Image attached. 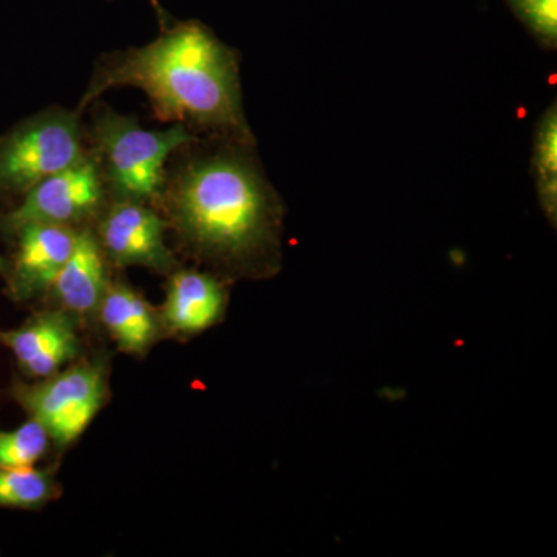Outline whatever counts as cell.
Segmentation results:
<instances>
[{"mask_svg":"<svg viewBox=\"0 0 557 557\" xmlns=\"http://www.w3.org/2000/svg\"><path fill=\"white\" fill-rule=\"evenodd\" d=\"M157 208L180 248L218 276L276 274L282 205L247 153L220 149L180 161L168 170Z\"/></svg>","mask_w":557,"mask_h":557,"instance_id":"6da1fadb","label":"cell"},{"mask_svg":"<svg viewBox=\"0 0 557 557\" xmlns=\"http://www.w3.org/2000/svg\"><path fill=\"white\" fill-rule=\"evenodd\" d=\"M116 87L141 90L164 123L251 137L237 54L200 22H182L148 46L102 54L76 110Z\"/></svg>","mask_w":557,"mask_h":557,"instance_id":"7a4b0ae2","label":"cell"},{"mask_svg":"<svg viewBox=\"0 0 557 557\" xmlns=\"http://www.w3.org/2000/svg\"><path fill=\"white\" fill-rule=\"evenodd\" d=\"M86 135L110 200L141 201L156 208L172 156L194 141L193 132L185 124H172L170 129H146L137 116L102 106L95 110Z\"/></svg>","mask_w":557,"mask_h":557,"instance_id":"3957f363","label":"cell"},{"mask_svg":"<svg viewBox=\"0 0 557 557\" xmlns=\"http://www.w3.org/2000/svg\"><path fill=\"white\" fill-rule=\"evenodd\" d=\"M109 359L81 357L42 380H14L10 395L28 418L38 421L57 448H67L87 431L108 403Z\"/></svg>","mask_w":557,"mask_h":557,"instance_id":"277c9868","label":"cell"},{"mask_svg":"<svg viewBox=\"0 0 557 557\" xmlns=\"http://www.w3.org/2000/svg\"><path fill=\"white\" fill-rule=\"evenodd\" d=\"M86 129L78 110L49 108L0 137V197H22L86 156Z\"/></svg>","mask_w":557,"mask_h":557,"instance_id":"5b68a950","label":"cell"},{"mask_svg":"<svg viewBox=\"0 0 557 557\" xmlns=\"http://www.w3.org/2000/svg\"><path fill=\"white\" fill-rule=\"evenodd\" d=\"M110 196L98 161L87 150L72 166L40 180L20 203L0 212V236L13 239L25 225H61L83 228L94 225Z\"/></svg>","mask_w":557,"mask_h":557,"instance_id":"8992f818","label":"cell"},{"mask_svg":"<svg viewBox=\"0 0 557 557\" xmlns=\"http://www.w3.org/2000/svg\"><path fill=\"white\" fill-rule=\"evenodd\" d=\"M91 228L110 267H141L163 276L180 267L177 256L168 245V220L152 205L109 200Z\"/></svg>","mask_w":557,"mask_h":557,"instance_id":"52a82bcc","label":"cell"},{"mask_svg":"<svg viewBox=\"0 0 557 557\" xmlns=\"http://www.w3.org/2000/svg\"><path fill=\"white\" fill-rule=\"evenodd\" d=\"M79 322L57 307H47L20 327L0 330V344L9 348L28 380H42L83 357Z\"/></svg>","mask_w":557,"mask_h":557,"instance_id":"ba28073f","label":"cell"},{"mask_svg":"<svg viewBox=\"0 0 557 557\" xmlns=\"http://www.w3.org/2000/svg\"><path fill=\"white\" fill-rule=\"evenodd\" d=\"M79 228L61 225L22 226L14 234V255L9 259L7 295L16 304L46 299L54 278L75 247Z\"/></svg>","mask_w":557,"mask_h":557,"instance_id":"9c48e42d","label":"cell"},{"mask_svg":"<svg viewBox=\"0 0 557 557\" xmlns=\"http://www.w3.org/2000/svg\"><path fill=\"white\" fill-rule=\"evenodd\" d=\"M228 281L212 271L175 269L168 274L160 318L164 335L188 339L218 325L228 310Z\"/></svg>","mask_w":557,"mask_h":557,"instance_id":"30bf717a","label":"cell"},{"mask_svg":"<svg viewBox=\"0 0 557 557\" xmlns=\"http://www.w3.org/2000/svg\"><path fill=\"white\" fill-rule=\"evenodd\" d=\"M110 278V263L94 228L83 226L72 255L54 278L46 299L50 300L51 307L64 310L79 324H86L97 318Z\"/></svg>","mask_w":557,"mask_h":557,"instance_id":"8fae6325","label":"cell"},{"mask_svg":"<svg viewBox=\"0 0 557 557\" xmlns=\"http://www.w3.org/2000/svg\"><path fill=\"white\" fill-rule=\"evenodd\" d=\"M120 351L141 358L164 336L160 311L121 278H110L97 318Z\"/></svg>","mask_w":557,"mask_h":557,"instance_id":"7c38bea8","label":"cell"},{"mask_svg":"<svg viewBox=\"0 0 557 557\" xmlns=\"http://www.w3.org/2000/svg\"><path fill=\"white\" fill-rule=\"evenodd\" d=\"M61 493L53 468H0V508L38 511Z\"/></svg>","mask_w":557,"mask_h":557,"instance_id":"4fadbf2b","label":"cell"},{"mask_svg":"<svg viewBox=\"0 0 557 557\" xmlns=\"http://www.w3.org/2000/svg\"><path fill=\"white\" fill-rule=\"evenodd\" d=\"M539 203L553 226L557 219V112L549 106L537 124L533 149Z\"/></svg>","mask_w":557,"mask_h":557,"instance_id":"5bb4252c","label":"cell"},{"mask_svg":"<svg viewBox=\"0 0 557 557\" xmlns=\"http://www.w3.org/2000/svg\"><path fill=\"white\" fill-rule=\"evenodd\" d=\"M50 435L28 418L21 426L0 431V468H30L49 454Z\"/></svg>","mask_w":557,"mask_h":557,"instance_id":"9a60e30c","label":"cell"},{"mask_svg":"<svg viewBox=\"0 0 557 557\" xmlns=\"http://www.w3.org/2000/svg\"><path fill=\"white\" fill-rule=\"evenodd\" d=\"M511 3L539 40L548 47L556 46L557 0H511Z\"/></svg>","mask_w":557,"mask_h":557,"instance_id":"2e32d148","label":"cell"},{"mask_svg":"<svg viewBox=\"0 0 557 557\" xmlns=\"http://www.w3.org/2000/svg\"><path fill=\"white\" fill-rule=\"evenodd\" d=\"M9 259L3 258V256H0V276L5 277L7 273H9Z\"/></svg>","mask_w":557,"mask_h":557,"instance_id":"e0dca14e","label":"cell"}]
</instances>
